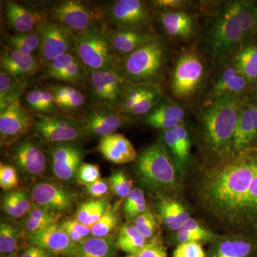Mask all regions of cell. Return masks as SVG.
Returning a JSON list of instances; mask_svg holds the SVG:
<instances>
[{"instance_id": "obj_1", "label": "cell", "mask_w": 257, "mask_h": 257, "mask_svg": "<svg viewBox=\"0 0 257 257\" xmlns=\"http://www.w3.org/2000/svg\"><path fill=\"white\" fill-rule=\"evenodd\" d=\"M248 152L219 157L204 170L198 183L204 209L232 228L257 225V158Z\"/></svg>"}, {"instance_id": "obj_2", "label": "cell", "mask_w": 257, "mask_h": 257, "mask_svg": "<svg viewBox=\"0 0 257 257\" xmlns=\"http://www.w3.org/2000/svg\"><path fill=\"white\" fill-rule=\"evenodd\" d=\"M254 6L243 0L225 3L218 12L210 31L209 44L213 57L221 59L232 52L256 29Z\"/></svg>"}, {"instance_id": "obj_3", "label": "cell", "mask_w": 257, "mask_h": 257, "mask_svg": "<svg viewBox=\"0 0 257 257\" xmlns=\"http://www.w3.org/2000/svg\"><path fill=\"white\" fill-rule=\"evenodd\" d=\"M246 102L243 96L222 98L211 102L203 112L204 143L218 157L232 154L235 130L241 107Z\"/></svg>"}, {"instance_id": "obj_4", "label": "cell", "mask_w": 257, "mask_h": 257, "mask_svg": "<svg viewBox=\"0 0 257 257\" xmlns=\"http://www.w3.org/2000/svg\"><path fill=\"white\" fill-rule=\"evenodd\" d=\"M135 172L144 187L160 197L175 195L180 191V173L162 143L153 144L142 152L136 160Z\"/></svg>"}, {"instance_id": "obj_5", "label": "cell", "mask_w": 257, "mask_h": 257, "mask_svg": "<svg viewBox=\"0 0 257 257\" xmlns=\"http://www.w3.org/2000/svg\"><path fill=\"white\" fill-rule=\"evenodd\" d=\"M165 62V47L157 38L120 60L118 68L127 84L160 87Z\"/></svg>"}, {"instance_id": "obj_6", "label": "cell", "mask_w": 257, "mask_h": 257, "mask_svg": "<svg viewBox=\"0 0 257 257\" xmlns=\"http://www.w3.org/2000/svg\"><path fill=\"white\" fill-rule=\"evenodd\" d=\"M74 50L89 72L113 70L119 66L120 60L111 50L108 33L100 29L75 34Z\"/></svg>"}, {"instance_id": "obj_7", "label": "cell", "mask_w": 257, "mask_h": 257, "mask_svg": "<svg viewBox=\"0 0 257 257\" xmlns=\"http://www.w3.org/2000/svg\"><path fill=\"white\" fill-rule=\"evenodd\" d=\"M205 66L194 51L182 54L177 60L172 74L171 89L175 97L182 100L192 98L202 85Z\"/></svg>"}, {"instance_id": "obj_8", "label": "cell", "mask_w": 257, "mask_h": 257, "mask_svg": "<svg viewBox=\"0 0 257 257\" xmlns=\"http://www.w3.org/2000/svg\"><path fill=\"white\" fill-rule=\"evenodd\" d=\"M34 133L47 143H76L85 135L82 124L62 115L37 114L33 118Z\"/></svg>"}, {"instance_id": "obj_9", "label": "cell", "mask_w": 257, "mask_h": 257, "mask_svg": "<svg viewBox=\"0 0 257 257\" xmlns=\"http://www.w3.org/2000/svg\"><path fill=\"white\" fill-rule=\"evenodd\" d=\"M35 31L40 38L42 60L47 64L74 50L75 33L60 24L45 21Z\"/></svg>"}, {"instance_id": "obj_10", "label": "cell", "mask_w": 257, "mask_h": 257, "mask_svg": "<svg viewBox=\"0 0 257 257\" xmlns=\"http://www.w3.org/2000/svg\"><path fill=\"white\" fill-rule=\"evenodd\" d=\"M53 23L60 24L75 34L82 33L96 28L99 14L89 5L75 0L61 1L50 10Z\"/></svg>"}, {"instance_id": "obj_11", "label": "cell", "mask_w": 257, "mask_h": 257, "mask_svg": "<svg viewBox=\"0 0 257 257\" xmlns=\"http://www.w3.org/2000/svg\"><path fill=\"white\" fill-rule=\"evenodd\" d=\"M126 79L119 68L90 72L91 93L96 102L119 111Z\"/></svg>"}, {"instance_id": "obj_12", "label": "cell", "mask_w": 257, "mask_h": 257, "mask_svg": "<svg viewBox=\"0 0 257 257\" xmlns=\"http://www.w3.org/2000/svg\"><path fill=\"white\" fill-rule=\"evenodd\" d=\"M108 14L117 28L145 31L152 21L151 10L145 2L140 0L113 2Z\"/></svg>"}, {"instance_id": "obj_13", "label": "cell", "mask_w": 257, "mask_h": 257, "mask_svg": "<svg viewBox=\"0 0 257 257\" xmlns=\"http://www.w3.org/2000/svg\"><path fill=\"white\" fill-rule=\"evenodd\" d=\"M31 194L35 205L60 216L72 209L77 199L72 191L50 182L35 184Z\"/></svg>"}, {"instance_id": "obj_14", "label": "cell", "mask_w": 257, "mask_h": 257, "mask_svg": "<svg viewBox=\"0 0 257 257\" xmlns=\"http://www.w3.org/2000/svg\"><path fill=\"white\" fill-rule=\"evenodd\" d=\"M33 126V118L19 100L0 112L1 145L11 146L28 134Z\"/></svg>"}, {"instance_id": "obj_15", "label": "cell", "mask_w": 257, "mask_h": 257, "mask_svg": "<svg viewBox=\"0 0 257 257\" xmlns=\"http://www.w3.org/2000/svg\"><path fill=\"white\" fill-rule=\"evenodd\" d=\"M84 152L76 143L56 144L50 151L54 175L64 182H73L82 164Z\"/></svg>"}, {"instance_id": "obj_16", "label": "cell", "mask_w": 257, "mask_h": 257, "mask_svg": "<svg viewBox=\"0 0 257 257\" xmlns=\"http://www.w3.org/2000/svg\"><path fill=\"white\" fill-rule=\"evenodd\" d=\"M126 116L112 108L99 105L87 113L82 126L86 135L101 138L116 133L124 125Z\"/></svg>"}, {"instance_id": "obj_17", "label": "cell", "mask_w": 257, "mask_h": 257, "mask_svg": "<svg viewBox=\"0 0 257 257\" xmlns=\"http://www.w3.org/2000/svg\"><path fill=\"white\" fill-rule=\"evenodd\" d=\"M12 158L17 168L30 178L39 177L46 170L47 159L45 152L37 143L30 140L17 144Z\"/></svg>"}, {"instance_id": "obj_18", "label": "cell", "mask_w": 257, "mask_h": 257, "mask_svg": "<svg viewBox=\"0 0 257 257\" xmlns=\"http://www.w3.org/2000/svg\"><path fill=\"white\" fill-rule=\"evenodd\" d=\"M28 244L44 248L57 255L69 257L76 244L60 224H52L46 229L28 235Z\"/></svg>"}, {"instance_id": "obj_19", "label": "cell", "mask_w": 257, "mask_h": 257, "mask_svg": "<svg viewBox=\"0 0 257 257\" xmlns=\"http://www.w3.org/2000/svg\"><path fill=\"white\" fill-rule=\"evenodd\" d=\"M257 139V105L245 103L241 111L233 140L232 154L249 151Z\"/></svg>"}, {"instance_id": "obj_20", "label": "cell", "mask_w": 257, "mask_h": 257, "mask_svg": "<svg viewBox=\"0 0 257 257\" xmlns=\"http://www.w3.org/2000/svg\"><path fill=\"white\" fill-rule=\"evenodd\" d=\"M108 37L111 50L119 60L157 38L146 31L121 28L109 32Z\"/></svg>"}, {"instance_id": "obj_21", "label": "cell", "mask_w": 257, "mask_h": 257, "mask_svg": "<svg viewBox=\"0 0 257 257\" xmlns=\"http://www.w3.org/2000/svg\"><path fill=\"white\" fill-rule=\"evenodd\" d=\"M97 149L106 160L117 165L130 163L138 157L133 144L121 134H111L100 138Z\"/></svg>"}, {"instance_id": "obj_22", "label": "cell", "mask_w": 257, "mask_h": 257, "mask_svg": "<svg viewBox=\"0 0 257 257\" xmlns=\"http://www.w3.org/2000/svg\"><path fill=\"white\" fill-rule=\"evenodd\" d=\"M249 82L231 63L226 65L211 89V102L226 97H240L246 90Z\"/></svg>"}, {"instance_id": "obj_23", "label": "cell", "mask_w": 257, "mask_h": 257, "mask_svg": "<svg viewBox=\"0 0 257 257\" xmlns=\"http://www.w3.org/2000/svg\"><path fill=\"white\" fill-rule=\"evenodd\" d=\"M5 12L10 26L19 34L35 31L40 23L47 21L45 15L14 2L5 3Z\"/></svg>"}, {"instance_id": "obj_24", "label": "cell", "mask_w": 257, "mask_h": 257, "mask_svg": "<svg viewBox=\"0 0 257 257\" xmlns=\"http://www.w3.org/2000/svg\"><path fill=\"white\" fill-rule=\"evenodd\" d=\"M1 69L12 77L22 79L34 75L38 70V64L35 57L5 47L0 57Z\"/></svg>"}, {"instance_id": "obj_25", "label": "cell", "mask_w": 257, "mask_h": 257, "mask_svg": "<svg viewBox=\"0 0 257 257\" xmlns=\"http://www.w3.org/2000/svg\"><path fill=\"white\" fill-rule=\"evenodd\" d=\"M28 235L23 224L2 219L0 224V252L2 257L18 256V253L27 246Z\"/></svg>"}, {"instance_id": "obj_26", "label": "cell", "mask_w": 257, "mask_h": 257, "mask_svg": "<svg viewBox=\"0 0 257 257\" xmlns=\"http://www.w3.org/2000/svg\"><path fill=\"white\" fill-rule=\"evenodd\" d=\"M160 22L169 36L181 40H189L195 34V21L192 15L182 10L163 12Z\"/></svg>"}, {"instance_id": "obj_27", "label": "cell", "mask_w": 257, "mask_h": 257, "mask_svg": "<svg viewBox=\"0 0 257 257\" xmlns=\"http://www.w3.org/2000/svg\"><path fill=\"white\" fill-rule=\"evenodd\" d=\"M254 246L249 240L239 236L219 237L213 242L207 257H252Z\"/></svg>"}, {"instance_id": "obj_28", "label": "cell", "mask_w": 257, "mask_h": 257, "mask_svg": "<svg viewBox=\"0 0 257 257\" xmlns=\"http://www.w3.org/2000/svg\"><path fill=\"white\" fill-rule=\"evenodd\" d=\"M116 249L117 246L114 236H90L77 243L69 257H116Z\"/></svg>"}, {"instance_id": "obj_29", "label": "cell", "mask_w": 257, "mask_h": 257, "mask_svg": "<svg viewBox=\"0 0 257 257\" xmlns=\"http://www.w3.org/2000/svg\"><path fill=\"white\" fill-rule=\"evenodd\" d=\"M33 205L31 192L28 189H14L5 194L2 210L10 219H18L28 215Z\"/></svg>"}, {"instance_id": "obj_30", "label": "cell", "mask_w": 257, "mask_h": 257, "mask_svg": "<svg viewBox=\"0 0 257 257\" xmlns=\"http://www.w3.org/2000/svg\"><path fill=\"white\" fill-rule=\"evenodd\" d=\"M159 211L164 224L172 231H177L190 219V214L182 203L170 197H160Z\"/></svg>"}, {"instance_id": "obj_31", "label": "cell", "mask_w": 257, "mask_h": 257, "mask_svg": "<svg viewBox=\"0 0 257 257\" xmlns=\"http://www.w3.org/2000/svg\"><path fill=\"white\" fill-rule=\"evenodd\" d=\"M231 64L248 82L257 80V45H241L233 55Z\"/></svg>"}, {"instance_id": "obj_32", "label": "cell", "mask_w": 257, "mask_h": 257, "mask_svg": "<svg viewBox=\"0 0 257 257\" xmlns=\"http://www.w3.org/2000/svg\"><path fill=\"white\" fill-rule=\"evenodd\" d=\"M26 82L12 77L5 71L0 72V111H4L12 104L20 100L25 92Z\"/></svg>"}, {"instance_id": "obj_33", "label": "cell", "mask_w": 257, "mask_h": 257, "mask_svg": "<svg viewBox=\"0 0 257 257\" xmlns=\"http://www.w3.org/2000/svg\"><path fill=\"white\" fill-rule=\"evenodd\" d=\"M147 241L135 225L130 223L121 226L116 238L117 248L130 255H136Z\"/></svg>"}, {"instance_id": "obj_34", "label": "cell", "mask_w": 257, "mask_h": 257, "mask_svg": "<svg viewBox=\"0 0 257 257\" xmlns=\"http://www.w3.org/2000/svg\"><path fill=\"white\" fill-rule=\"evenodd\" d=\"M110 205L108 198L88 201L79 206L75 213V219L92 227L105 214Z\"/></svg>"}, {"instance_id": "obj_35", "label": "cell", "mask_w": 257, "mask_h": 257, "mask_svg": "<svg viewBox=\"0 0 257 257\" xmlns=\"http://www.w3.org/2000/svg\"><path fill=\"white\" fill-rule=\"evenodd\" d=\"M120 203L121 202H118L114 205H110L105 214L93 225L91 227L92 236L103 238L111 236L119 223Z\"/></svg>"}, {"instance_id": "obj_36", "label": "cell", "mask_w": 257, "mask_h": 257, "mask_svg": "<svg viewBox=\"0 0 257 257\" xmlns=\"http://www.w3.org/2000/svg\"><path fill=\"white\" fill-rule=\"evenodd\" d=\"M163 97L159 86H151L140 101L126 113L127 116H140L151 112Z\"/></svg>"}, {"instance_id": "obj_37", "label": "cell", "mask_w": 257, "mask_h": 257, "mask_svg": "<svg viewBox=\"0 0 257 257\" xmlns=\"http://www.w3.org/2000/svg\"><path fill=\"white\" fill-rule=\"evenodd\" d=\"M172 130L175 133L179 150V161L177 168L180 175L184 176L190 155V138L188 130L184 123H181Z\"/></svg>"}, {"instance_id": "obj_38", "label": "cell", "mask_w": 257, "mask_h": 257, "mask_svg": "<svg viewBox=\"0 0 257 257\" xmlns=\"http://www.w3.org/2000/svg\"><path fill=\"white\" fill-rule=\"evenodd\" d=\"M154 85L147 84H134L126 83L124 95L121 100L119 111L126 116L132 108L141 99L144 94L149 90L150 87Z\"/></svg>"}, {"instance_id": "obj_39", "label": "cell", "mask_w": 257, "mask_h": 257, "mask_svg": "<svg viewBox=\"0 0 257 257\" xmlns=\"http://www.w3.org/2000/svg\"><path fill=\"white\" fill-rule=\"evenodd\" d=\"M123 209L126 216L133 219L147 210L145 194L141 189L132 190L125 199Z\"/></svg>"}, {"instance_id": "obj_40", "label": "cell", "mask_w": 257, "mask_h": 257, "mask_svg": "<svg viewBox=\"0 0 257 257\" xmlns=\"http://www.w3.org/2000/svg\"><path fill=\"white\" fill-rule=\"evenodd\" d=\"M61 227L68 234L69 238L75 243L82 242L92 236L90 226L82 224L76 219H67L60 224Z\"/></svg>"}, {"instance_id": "obj_41", "label": "cell", "mask_w": 257, "mask_h": 257, "mask_svg": "<svg viewBox=\"0 0 257 257\" xmlns=\"http://www.w3.org/2000/svg\"><path fill=\"white\" fill-rule=\"evenodd\" d=\"M112 192L120 199H126L133 189V182L123 171H116L109 179Z\"/></svg>"}, {"instance_id": "obj_42", "label": "cell", "mask_w": 257, "mask_h": 257, "mask_svg": "<svg viewBox=\"0 0 257 257\" xmlns=\"http://www.w3.org/2000/svg\"><path fill=\"white\" fill-rule=\"evenodd\" d=\"M133 224L147 240L152 239L157 234L156 218L151 211L147 210L134 218Z\"/></svg>"}, {"instance_id": "obj_43", "label": "cell", "mask_w": 257, "mask_h": 257, "mask_svg": "<svg viewBox=\"0 0 257 257\" xmlns=\"http://www.w3.org/2000/svg\"><path fill=\"white\" fill-rule=\"evenodd\" d=\"M150 116L155 117L164 118V119H177L183 121L185 113L179 104L173 101H166L161 103L160 105L155 107L149 113Z\"/></svg>"}, {"instance_id": "obj_44", "label": "cell", "mask_w": 257, "mask_h": 257, "mask_svg": "<svg viewBox=\"0 0 257 257\" xmlns=\"http://www.w3.org/2000/svg\"><path fill=\"white\" fill-rule=\"evenodd\" d=\"M78 60L77 56L73 55L72 52L61 56L47 64L46 70H45L46 77L48 78L57 79V77L67 67Z\"/></svg>"}, {"instance_id": "obj_45", "label": "cell", "mask_w": 257, "mask_h": 257, "mask_svg": "<svg viewBox=\"0 0 257 257\" xmlns=\"http://www.w3.org/2000/svg\"><path fill=\"white\" fill-rule=\"evenodd\" d=\"M136 256L138 257H167V248H166L163 238L160 232L154 236L152 239L148 240Z\"/></svg>"}, {"instance_id": "obj_46", "label": "cell", "mask_w": 257, "mask_h": 257, "mask_svg": "<svg viewBox=\"0 0 257 257\" xmlns=\"http://www.w3.org/2000/svg\"><path fill=\"white\" fill-rule=\"evenodd\" d=\"M19 185V178L16 168L13 166L0 165V187L4 190H14Z\"/></svg>"}, {"instance_id": "obj_47", "label": "cell", "mask_w": 257, "mask_h": 257, "mask_svg": "<svg viewBox=\"0 0 257 257\" xmlns=\"http://www.w3.org/2000/svg\"><path fill=\"white\" fill-rule=\"evenodd\" d=\"M84 67L80 61L78 60L75 63L67 67L62 74L57 78V80L69 82L71 84H79L83 82L85 74H84Z\"/></svg>"}, {"instance_id": "obj_48", "label": "cell", "mask_w": 257, "mask_h": 257, "mask_svg": "<svg viewBox=\"0 0 257 257\" xmlns=\"http://www.w3.org/2000/svg\"><path fill=\"white\" fill-rule=\"evenodd\" d=\"M101 178L99 166L89 163H82L77 175V180L79 184L88 185L94 183Z\"/></svg>"}, {"instance_id": "obj_49", "label": "cell", "mask_w": 257, "mask_h": 257, "mask_svg": "<svg viewBox=\"0 0 257 257\" xmlns=\"http://www.w3.org/2000/svg\"><path fill=\"white\" fill-rule=\"evenodd\" d=\"M173 257H207L202 243H182L177 245Z\"/></svg>"}, {"instance_id": "obj_50", "label": "cell", "mask_w": 257, "mask_h": 257, "mask_svg": "<svg viewBox=\"0 0 257 257\" xmlns=\"http://www.w3.org/2000/svg\"><path fill=\"white\" fill-rule=\"evenodd\" d=\"M27 216L32 218V219H35V220L41 221L42 223L50 225V226L57 224V221L59 220L60 217V215H59V214L51 212V211H47L43 208L37 207L35 204H34L31 210Z\"/></svg>"}, {"instance_id": "obj_51", "label": "cell", "mask_w": 257, "mask_h": 257, "mask_svg": "<svg viewBox=\"0 0 257 257\" xmlns=\"http://www.w3.org/2000/svg\"><path fill=\"white\" fill-rule=\"evenodd\" d=\"M42 89L36 88L29 91L25 94V103L29 110L37 113V114H43L41 98Z\"/></svg>"}, {"instance_id": "obj_52", "label": "cell", "mask_w": 257, "mask_h": 257, "mask_svg": "<svg viewBox=\"0 0 257 257\" xmlns=\"http://www.w3.org/2000/svg\"><path fill=\"white\" fill-rule=\"evenodd\" d=\"M109 181L104 179H99L94 183L85 186L86 192L90 197L96 199H101L109 192Z\"/></svg>"}, {"instance_id": "obj_53", "label": "cell", "mask_w": 257, "mask_h": 257, "mask_svg": "<svg viewBox=\"0 0 257 257\" xmlns=\"http://www.w3.org/2000/svg\"><path fill=\"white\" fill-rule=\"evenodd\" d=\"M50 90L55 98L56 105L61 109L67 98L73 94L77 89L72 86L56 85L51 87Z\"/></svg>"}, {"instance_id": "obj_54", "label": "cell", "mask_w": 257, "mask_h": 257, "mask_svg": "<svg viewBox=\"0 0 257 257\" xmlns=\"http://www.w3.org/2000/svg\"><path fill=\"white\" fill-rule=\"evenodd\" d=\"M84 102H85V97L84 94L77 89L73 94H71L67 98L61 109L65 112L77 111L84 105Z\"/></svg>"}, {"instance_id": "obj_55", "label": "cell", "mask_w": 257, "mask_h": 257, "mask_svg": "<svg viewBox=\"0 0 257 257\" xmlns=\"http://www.w3.org/2000/svg\"><path fill=\"white\" fill-rule=\"evenodd\" d=\"M6 41L8 42V47L13 49L15 51L28 56L33 57L35 51L30 49V47L25 43L23 40L18 37V35H8L6 37Z\"/></svg>"}, {"instance_id": "obj_56", "label": "cell", "mask_w": 257, "mask_h": 257, "mask_svg": "<svg viewBox=\"0 0 257 257\" xmlns=\"http://www.w3.org/2000/svg\"><path fill=\"white\" fill-rule=\"evenodd\" d=\"M152 4L155 8L165 10V12L179 11L189 4V2L184 0H155Z\"/></svg>"}, {"instance_id": "obj_57", "label": "cell", "mask_w": 257, "mask_h": 257, "mask_svg": "<svg viewBox=\"0 0 257 257\" xmlns=\"http://www.w3.org/2000/svg\"><path fill=\"white\" fill-rule=\"evenodd\" d=\"M41 98L42 109L44 115H55L57 113V105L53 94L49 89H42Z\"/></svg>"}, {"instance_id": "obj_58", "label": "cell", "mask_w": 257, "mask_h": 257, "mask_svg": "<svg viewBox=\"0 0 257 257\" xmlns=\"http://www.w3.org/2000/svg\"><path fill=\"white\" fill-rule=\"evenodd\" d=\"M176 232V241L178 242V244L182 243L205 242L202 236L183 227L179 228Z\"/></svg>"}, {"instance_id": "obj_59", "label": "cell", "mask_w": 257, "mask_h": 257, "mask_svg": "<svg viewBox=\"0 0 257 257\" xmlns=\"http://www.w3.org/2000/svg\"><path fill=\"white\" fill-rule=\"evenodd\" d=\"M18 257H57V254L34 245L28 244L18 254Z\"/></svg>"}, {"instance_id": "obj_60", "label": "cell", "mask_w": 257, "mask_h": 257, "mask_svg": "<svg viewBox=\"0 0 257 257\" xmlns=\"http://www.w3.org/2000/svg\"><path fill=\"white\" fill-rule=\"evenodd\" d=\"M21 40H23L25 43L32 50L36 52L40 50V38L36 33L33 31L28 33L17 34Z\"/></svg>"}, {"instance_id": "obj_61", "label": "cell", "mask_w": 257, "mask_h": 257, "mask_svg": "<svg viewBox=\"0 0 257 257\" xmlns=\"http://www.w3.org/2000/svg\"><path fill=\"white\" fill-rule=\"evenodd\" d=\"M253 13H254L255 23H256V29H257V5L253 8Z\"/></svg>"}, {"instance_id": "obj_62", "label": "cell", "mask_w": 257, "mask_h": 257, "mask_svg": "<svg viewBox=\"0 0 257 257\" xmlns=\"http://www.w3.org/2000/svg\"><path fill=\"white\" fill-rule=\"evenodd\" d=\"M255 94H256V96L257 97V82L256 84V87H255Z\"/></svg>"}, {"instance_id": "obj_63", "label": "cell", "mask_w": 257, "mask_h": 257, "mask_svg": "<svg viewBox=\"0 0 257 257\" xmlns=\"http://www.w3.org/2000/svg\"><path fill=\"white\" fill-rule=\"evenodd\" d=\"M126 257H138L136 256V255H130V256H126Z\"/></svg>"}, {"instance_id": "obj_64", "label": "cell", "mask_w": 257, "mask_h": 257, "mask_svg": "<svg viewBox=\"0 0 257 257\" xmlns=\"http://www.w3.org/2000/svg\"><path fill=\"white\" fill-rule=\"evenodd\" d=\"M8 257H18V256H8Z\"/></svg>"}]
</instances>
